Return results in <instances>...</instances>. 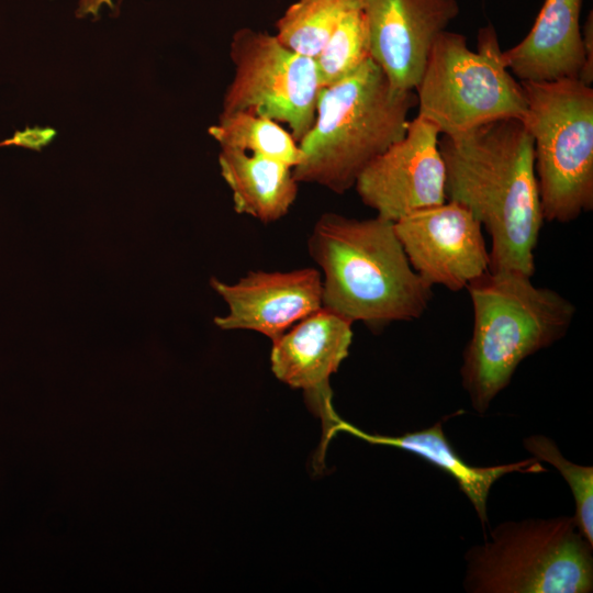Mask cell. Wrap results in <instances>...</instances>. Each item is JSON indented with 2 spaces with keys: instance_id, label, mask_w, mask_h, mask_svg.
Masks as SVG:
<instances>
[{
  "instance_id": "obj_6",
  "label": "cell",
  "mask_w": 593,
  "mask_h": 593,
  "mask_svg": "<svg viewBox=\"0 0 593 593\" xmlns=\"http://www.w3.org/2000/svg\"><path fill=\"white\" fill-rule=\"evenodd\" d=\"M544 221L593 209V89L578 79L521 81Z\"/></svg>"
},
{
  "instance_id": "obj_4",
  "label": "cell",
  "mask_w": 593,
  "mask_h": 593,
  "mask_svg": "<svg viewBox=\"0 0 593 593\" xmlns=\"http://www.w3.org/2000/svg\"><path fill=\"white\" fill-rule=\"evenodd\" d=\"M415 91L394 88L369 58L348 77L321 89L315 120L299 142L294 179L343 194L361 171L406 133Z\"/></svg>"
},
{
  "instance_id": "obj_8",
  "label": "cell",
  "mask_w": 593,
  "mask_h": 593,
  "mask_svg": "<svg viewBox=\"0 0 593 593\" xmlns=\"http://www.w3.org/2000/svg\"><path fill=\"white\" fill-rule=\"evenodd\" d=\"M230 56L234 74L222 112L246 111L284 123L299 143L314 123L322 89L315 59L249 27L233 34Z\"/></svg>"
},
{
  "instance_id": "obj_20",
  "label": "cell",
  "mask_w": 593,
  "mask_h": 593,
  "mask_svg": "<svg viewBox=\"0 0 593 593\" xmlns=\"http://www.w3.org/2000/svg\"><path fill=\"white\" fill-rule=\"evenodd\" d=\"M525 449L535 458L553 466L568 483L575 503L573 515L581 533L593 545V467L569 461L547 436L524 439Z\"/></svg>"
},
{
  "instance_id": "obj_3",
  "label": "cell",
  "mask_w": 593,
  "mask_h": 593,
  "mask_svg": "<svg viewBox=\"0 0 593 593\" xmlns=\"http://www.w3.org/2000/svg\"><path fill=\"white\" fill-rule=\"evenodd\" d=\"M515 270L488 271L472 281L473 324L460 369L472 407L484 414L519 363L569 331L577 309L553 289Z\"/></svg>"
},
{
  "instance_id": "obj_7",
  "label": "cell",
  "mask_w": 593,
  "mask_h": 593,
  "mask_svg": "<svg viewBox=\"0 0 593 593\" xmlns=\"http://www.w3.org/2000/svg\"><path fill=\"white\" fill-rule=\"evenodd\" d=\"M477 47L470 49L462 34L447 30L432 47L414 91L417 116L440 135L455 136L501 119H524V89L505 65L493 25L479 31Z\"/></svg>"
},
{
  "instance_id": "obj_5",
  "label": "cell",
  "mask_w": 593,
  "mask_h": 593,
  "mask_svg": "<svg viewBox=\"0 0 593 593\" xmlns=\"http://www.w3.org/2000/svg\"><path fill=\"white\" fill-rule=\"evenodd\" d=\"M593 545L574 516L507 521L465 555L468 593H589Z\"/></svg>"
},
{
  "instance_id": "obj_18",
  "label": "cell",
  "mask_w": 593,
  "mask_h": 593,
  "mask_svg": "<svg viewBox=\"0 0 593 593\" xmlns=\"http://www.w3.org/2000/svg\"><path fill=\"white\" fill-rule=\"evenodd\" d=\"M360 0H298L276 22L277 40L287 48L315 59L343 16Z\"/></svg>"
},
{
  "instance_id": "obj_9",
  "label": "cell",
  "mask_w": 593,
  "mask_h": 593,
  "mask_svg": "<svg viewBox=\"0 0 593 593\" xmlns=\"http://www.w3.org/2000/svg\"><path fill=\"white\" fill-rule=\"evenodd\" d=\"M393 225L412 268L433 287L460 291L489 271L483 227L458 202L412 212Z\"/></svg>"
},
{
  "instance_id": "obj_19",
  "label": "cell",
  "mask_w": 593,
  "mask_h": 593,
  "mask_svg": "<svg viewBox=\"0 0 593 593\" xmlns=\"http://www.w3.org/2000/svg\"><path fill=\"white\" fill-rule=\"evenodd\" d=\"M371 58L366 16L361 5L348 11L315 58L322 88L333 85Z\"/></svg>"
},
{
  "instance_id": "obj_12",
  "label": "cell",
  "mask_w": 593,
  "mask_h": 593,
  "mask_svg": "<svg viewBox=\"0 0 593 593\" xmlns=\"http://www.w3.org/2000/svg\"><path fill=\"white\" fill-rule=\"evenodd\" d=\"M211 286L230 309L214 318L220 328L255 331L272 342L322 307V275L314 268L249 271L236 283L212 279Z\"/></svg>"
},
{
  "instance_id": "obj_1",
  "label": "cell",
  "mask_w": 593,
  "mask_h": 593,
  "mask_svg": "<svg viewBox=\"0 0 593 593\" xmlns=\"http://www.w3.org/2000/svg\"><path fill=\"white\" fill-rule=\"evenodd\" d=\"M446 199L472 212L491 237L490 271L535 273L544 217L533 138L519 119L439 137Z\"/></svg>"
},
{
  "instance_id": "obj_17",
  "label": "cell",
  "mask_w": 593,
  "mask_h": 593,
  "mask_svg": "<svg viewBox=\"0 0 593 593\" xmlns=\"http://www.w3.org/2000/svg\"><path fill=\"white\" fill-rule=\"evenodd\" d=\"M209 134L221 148L237 149L283 163L292 168L302 160L299 143L278 122L250 112H221Z\"/></svg>"
},
{
  "instance_id": "obj_21",
  "label": "cell",
  "mask_w": 593,
  "mask_h": 593,
  "mask_svg": "<svg viewBox=\"0 0 593 593\" xmlns=\"http://www.w3.org/2000/svg\"><path fill=\"white\" fill-rule=\"evenodd\" d=\"M582 40L584 51V65L578 77L582 83L592 86L593 83V13H589L583 27Z\"/></svg>"
},
{
  "instance_id": "obj_22",
  "label": "cell",
  "mask_w": 593,
  "mask_h": 593,
  "mask_svg": "<svg viewBox=\"0 0 593 593\" xmlns=\"http://www.w3.org/2000/svg\"><path fill=\"white\" fill-rule=\"evenodd\" d=\"M123 0H79L76 15L78 18H85L88 15L97 16L103 7L116 12Z\"/></svg>"
},
{
  "instance_id": "obj_2",
  "label": "cell",
  "mask_w": 593,
  "mask_h": 593,
  "mask_svg": "<svg viewBox=\"0 0 593 593\" xmlns=\"http://www.w3.org/2000/svg\"><path fill=\"white\" fill-rule=\"evenodd\" d=\"M322 269V307L372 329L421 317L433 286L411 266L392 221L324 213L307 240Z\"/></svg>"
},
{
  "instance_id": "obj_15",
  "label": "cell",
  "mask_w": 593,
  "mask_h": 593,
  "mask_svg": "<svg viewBox=\"0 0 593 593\" xmlns=\"http://www.w3.org/2000/svg\"><path fill=\"white\" fill-rule=\"evenodd\" d=\"M335 429L348 432L370 444L385 445L412 452L452 477L459 489L471 502L483 529H486L488 495L492 485L502 477L512 473H540L547 471L535 457L491 467L467 463L455 450L444 434L443 423L400 436L368 434L338 421Z\"/></svg>"
},
{
  "instance_id": "obj_11",
  "label": "cell",
  "mask_w": 593,
  "mask_h": 593,
  "mask_svg": "<svg viewBox=\"0 0 593 593\" xmlns=\"http://www.w3.org/2000/svg\"><path fill=\"white\" fill-rule=\"evenodd\" d=\"M371 58L390 83L414 91L437 37L459 15L457 0H360Z\"/></svg>"
},
{
  "instance_id": "obj_13",
  "label": "cell",
  "mask_w": 593,
  "mask_h": 593,
  "mask_svg": "<svg viewBox=\"0 0 593 593\" xmlns=\"http://www.w3.org/2000/svg\"><path fill=\"white\" fill-rule=\"evenodd\" d=\"M353 323L324 307L296 322L272 342L275 376L304 390L307 404L325 419L335 415L329 377L349 354Z\"/></svg>"
},
{
  "instance_id": "obj_14",
  "label": "cell",
  "mask_w": 593,
  "mask_h": 593,
  "mask_svg": "<svg viewBox=\"0 0 593 593\" xmlns=\"http://www.w3.org/2000/svg\"><path fill=\"white\" fill-rule=\"evenodd\" d=\"M582 0H545L526 36L503 51L507 69L519 81L578 79L584 65Z\"/></svg>"
},
{
  "instance_id": "obj_10",
  "label": "cell",
  "mask_w": 593,
  "mask_h": 593,
  "mask_svg": "<svg viewBox=\"0 0 593 593\" xmlns=\"http://www.w3.org/2000/svg\"><path fill=\"white\" fill-rule=\"evenodd\" d=\"M440 134L426 120H410L405 135L373 159L358 176L355 189L377 215L399 219L446 199V170Z\"/></svg>"
},
{
  "instance_id": "obj_16",
  "label": "cell",
  "mask_w": 593,
  "mask_h": 593,
  "mask_svg": "<svg viewBox=\"0 0 593 593\" xmlns=\"http://www.w3.org/2000/svg\"><path fill=\"white\" fill-rule=\"evenodd\" d=\"M221 175L232 191L234 211L264 223L282 219L294 203L293 168L262 156L221 148Z\"/></svg>"
}]
</instances>
